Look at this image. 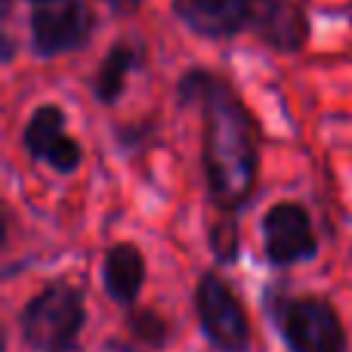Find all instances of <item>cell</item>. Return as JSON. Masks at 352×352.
Masks as SVG:
<instances>
[{
	"label": "cell",
	"instance_id": "obj_12",
	"mask_svg": "<svg viewBox=\"0 0 352 352\" xmlns=\"http://www.w3.org/2000/svg\"><path fill=\"white\" fill-rule=\"evenodd\" d=\"M127 331L148 349H167L173 337L170 322L158 309H136V306L127 309Z\"/></svg>",
	"mask_w": 352,
	"mask_h": 352
},
{
	"label": "cell",
	"instance_id": "obj_3",
	"mask_svg": "<svg viewBox=\"0 0 352 352\" xmlns=\"http://www.w3.org/2000/svg\"><path fill=\"white\" fill-rule=\"evenodd\" d=\"M266 316L291 352H346L349 346L340 312L324 297H285L272 291L266 294Z\"/></svg>",
	"mask_w": 352,
	"mask_h": 352
},
{
	"label": "cell",
	"instance_id": "obj_11",
	"mask_svg": "<svg viewBox=\"0 0 352 352\" xmlns=\"http://www.w3.org/2000/svg\"><path fill=\"white\" fill-rule=\"evenodd\" d=\"M102 285L105 294L118 306H133L146 285V256L133 241H118L105 250L102 260Z\"/></svg>",
	"mask_w": 352,
	"mask_h": 352
},
{
	"label": "cell",
	"instance_id": "obj_6",
	"mask_svg": "<svg viewBox=\"0 0 352 352\" xmlns=\"http://www.w3.org/2000/svg\"><path fill=\"white\" fill-rule=\"evenodd\" d=\"M263 254L272 266L287 269L318 254V235L312 217L297 201H278L263 217Z\"/></svg>",
	"mask_w": 352,
	"mask_h": 352
},
{
	"label": "cell",
	"instance_id": "obj_4",
	"mask_svg": "<svg viewBox=\"0 0 352 352\" xmlns=\"http://www.w3.org/2000/svg\"><path fill=\"white\" fill-rule=\"evenodd\" d=\"M195 316L207 343L219 352L250 349V318L238 294L219 272H204L195 285Z\"/></svg>",
	"mask_w": 352,
	"mask_h": 352
},
{
	"label": "cell",
	"instance_id": "obj_15",
	"mask_svg": "<svg viewBox=\"0 0 352 352\" xmlns=\"http://www.w3.org/2000/svg\"><path fill=\"white\" fill-rule=\"evenodd\" d=\"M102 3L115 12H136L142 6V0H102Z\"/></svg>",
	"mask_w": 352,
	"mask_h": 352
},
{
	"label": "cell",
	"instance_id": "obj_7",
	"mask_svg": "<svg viewBox=\"0 0 352 352\" xmlns=\"http://www.w3.org/2000/svg\"><path fill=\"white\" fill-rule=\"evenodd\" d=\"M22 148L31 161L50 164L62 176L78 173L84 164V146L65 133V111L56 102H43L31 111L22 130Z\"/></svg>",
	"mask_w": 352,
	"mask_h": 352
},
{
	"label": "cell",
	"instance_id": "obj_13",
	"mask_svg": "<svg viewBox=\"0 0 352 352\" xmlns=\"http://www.w3.org/2000/svg\"><path fill=\"white\" fill-rule=\"evenodd\" d=\"M210 254L217 256L219 266L238 263V254H241V232H238L235 213H226L223 219H217V223L210 226Z\"/></svg>",
	"mask_w": 352,
	"mask_h": 352
},
{
	"label": "cell",
	"instance_id": "obj_1",
	"mask_svg": "<svg viewBox=\"0 0 352 352\" xmlns=\"http://www.w3.org/2000/svg\"><path fill=\"white\" fill-rule=\"evenodd\" d=\"M173 96L179 109H198L204 118L201 170L210 201L223 213H238L248 207L260 170L254 115L229 87V80L201 65L182 72Z\"/></svg>",
	"mask_w": 352,
	"mask_h": 352
},
{
	"label": "cell",
	"instance_id": "obj_2",
	"mask_svg": "<svg viewBox=\"0 0 352 352\" xmlns=\"http://www.w3.org/2000/svg\"><path fill=\"white\" fill-rule=\"evenodd\" d=\"M84 324V294L68 281H50L19 312V334L34 352H74Z\"/></svg>",
	"mask_w": 352,
	"mask_h": 352
},
{
	"label": "cell",
	"instance_id": "obj_5",
	"mask_svg": "<svg viewBox=\"0 0 352 352\" xmlns=\"http://www.w3.org/2000/svg\"><path fill=\"white\" fill-rule=\"evenodd\" d=\"M31 53L37 59H56L84 50L93 41L96 19L84 0H50V3L31 6L28 19Z\"/></svg>",
	"mask_w": 352,
	"mask_h": 352
},
{
	"label": "cell",
	"instance_id": "obj_14",
	"mask_svg": "<svg viewBox=\"0 0 352 352\" xmlns=\"http://www.w3.org/2000/svg\"><path fill=\"white\" fill-rule=\"evenodd\" d=\"M118 146L121 148H142V146H148V124L146 121H140V124H130V127H124V130H118Z\"/></svg>",
	"mask_w": 352,
	"mask_h": 352
},
{
	"label": "cell",
	"instance_id": "obj_9",
	"mask_svg": "<svg viewBox=\"0 0 352 352\" xmlns=\"http://www.w3.org/2000/svg\"><path fill=\"white\" fill-rule=\"evenodd\" d=\"M250 28L281 53H297L309 41V19L300 0H254Z\"/></svg>",
	"mask_w": 352,
	"mask_h": 352
},
{
	"label": "cell",
	"instance_id": "obj_10",
	"mask_svg": "<svg viewBox=\"0 0 352 352\" xmlns=\"http://www.w3.org/2000/svg\"><path fill=\"white\" fill-rule=\"evenodd\" d=\"M146 65V50H142L140 41H115L109 47V53L102 56V62L96 65V74H93L90 87H93V99L99 105H115L121 102L124 90H127L130 78L136 72H142Z\"/></svg>",
	"mask_w": 352,
	"mask_h": 352
},
{
	"label": "cell",
	"instance_id": "obj_8",
	"mask_svg": "<svg viewBox=\"0 0 352 352\" xmlns=\"http://www.w3.org/2000/svg\"><path fill=\"white\" fill-rule=\"evenodd\" d=\"M170 10L188 31L226 41L250 28L254 0H170Z\"/></svg>",
	"mask_w": 352,
	"mask_h": 352
},
{
	"label": "cell",
	"instance_id": "obj_16",
	"mask_svg": "<svg viewBox=\"0 0 352 352\" xmlns=\"http://www.w3.org/2000/svg\"><path fill=\"white\" fill-rule=\"evenodd\" d=\"M25 3H31V6H41V3H50V0H25Z\"/></svg>",
	"mask_w": 352,
	"mask_h": 352
}]
</instances>
